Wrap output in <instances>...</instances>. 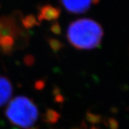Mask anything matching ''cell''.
<instances>
[{"mask_svg": "<svg viewBox=\"0 0 129 129\" xmlns=\"http://www.w3.org/2000/svg\"><path fill=\"white\" fill-rule=\"evenodd\" d=\"M103 31L101 26L91 19H79L70 24L67 37L69 42L79 50H92L101 45Z\"/></svg>", "mask_w": 129, "mask_h": 129, "instance_id": "cell-1", "label": "cell"}, {"mask_svg": "<svg viewBox=\"0 0 129 129\" xmlns=\"http://www.w3.org/2000/svg\"><path fill=\"white\" fill-rule=\"evenodd\" d=\"M60 114L53 109L48 108L42 115V121L48 124H55L60 118Z\"/></svg>", "mask_w": 129, "mask_h": 129, "instance_id": "cell-8", "label": "cell"}, {"mask_svg": "<svg viewBox=\"0 0 129 129\" xmlns=\"http://www.w3.org/2000/svg\"><path fill=\"white\" fill-rule=\"evenodd\" d=\"M103 122L106 127H108L109 129H118L119 128V123L115 118L109 117L107 118H103Z\"/></svg>", "mask_w": 129, "mask_h": 129, "instance_id": "cell-12", "label": "cell"}, {"mask_svg": "<svg viewBox=\"0 0 129 129\" xmlns=\"http://www.w3.org/2000/svg\"><path fill=\"white\" fill-rule=\"evenodd\" d=\"M47 42L51 49L55 52H57L64 47V45L60 40L55 38H49L47 40Z\"/></svg>", "mask_w": 129, "mask_h": 129, "instance_id": "cell-11", "label": "cell"}, {"mask_svg": "<svg viewBox=\"0 0 129 129\" xmlns=\"http://www.w3.org/2000/svg\"><path fill=\"white\" fill-rule=\"evenodd\" d=\"M23 61L25 65H27L28 67H31L34 64L35 60L32 55H27L26 56H24Z\"/></svg>", "mask_w": 129, "mask_h": 129, "instance_id": "cell-14", "label": "cell"}, {"mask_svg": "<svg viewBox=\"0 0 129 129\" xmlns=\"http://www.w3.org/2000/svg\"><path fill=\"white\" fill-rule=\"evenodd\" d=\"M45 84H46V80L45 79H39L35 81L34 87L37 90H42L45 87Z\"/></svg>", "mask_w": 129, "mask_h": 129, "instance_id": "cell-13", "label": "cell"}, {"mask_svg": "<svg viewBox=\"0 0 129 129\" xmlns=\"http://www.w3.org/2000/svg\"><path fill=\"white\" fill-rule=\"evenodd\" d=\"M70 129H88V128H87V125H86V123H85V121L83 120V122L81 123L80 126H75V127H73V128H71Z\"/></svg>", "mask_w": 129, "mask_h": 129, "instance_id": "cell-18", "label": "cell"}, {"mask_svg": "<svg viewBox=\"0 0 129 129\" xmlns=\"http://www.w3.org/2000/svg\"><path fill=\"white\" fill-rule=\"evenodd\" d=\"M14 46V38L9 35H6L0 37V49L2 51L9 55L10 54Z\"/></svg>", "mask_w": 129, "mask_h": 129, "instance_id": "cell-7", "label": "cell"}, {"mask_svg": "<svg viewBox=\"0 0 129 129\" xmlns=\"http://www.w3.org/2000/svg\"><path fill=\"white\" fill-rule=\"evenodd\" d=\"M111 112L112 113H117L118 112V108H115V107H113L112 108H111Z\"/></svg>", "mask_w": 129, "mask_h": 129, "instance_id": "cell-19", "label": "cell"}, {"mask_svg": "<svg viewBox=\"0 0 129 129\" xmlns=\"http://www.w3.org/2000/svg\"><path fill=\"white\" fill-rule=\"evenodd\" d=\"M50 30L55 35H60L61 33V28H60V26L57 22L54 23L51 26Z\"/></svg>", "mask_w": 129, "mask_h": 129, "instance_id": "cell-15", "label": "cell"}, {"mask_svg": "<svg viewBox=\"0 0 129 129\" xmlns=\"http://www.w3.org/2000/svg\"><path fill=\"white\" fill-rule=\"evenodd\" d=\"M60 16V9L52 5H45L42 7L37 16V20L41 22L42 20H56Z\"/></svg>", "mask_w": 129, "mask_h": 129, "instance_id": "cell-6", "label": "cell"}, {"mask_svg": "<svg viewBox=\"0 0 129 129\" xmlns=\"http://www.w3.org/2000/svg\"><path fill=\"white\" fill-rule=\"evenodd\" d=\"M85 119L88 120L89 123L92 124H98L103 122V117L99 114L93 113L90 111H88L85 113Z\"/></svg>", "mask_w": 129, "mask_h": 129, "instance_id": "cell-10", "label": "cell"}, {"mask_svg": "<svg viewBox=\"0 0 129 129\" xmlns=\"http://www.w3.org/2000/svg\"><path fill=\"white\" fill-rule=\"evenodd\" d=\"M22 23L24 27L26 29H31L33 27L40 24L37 18L33 14H29L22 19Z\"/></svg>", "mask_w": 129, "mask_h": 129, "instance_id": "cell-9", "label": "cell"}, {"mask_svg": "<svg viewBox=\"0 0 129 129\" xmlns=\"http://www.w3.org/2000/svg\"><path fill=\"white\" fill-rule=\"evenodd\" d=\"M99 0H61V2L68 12L74 14L84 13L90 9L92 4Z\"/></svg>", "mask_w": 129, "mask_h": 129, "instance_id": "cell-3", "label": "cell"}, {"mask_svg": "<svg viewBox=\"0 0 129 129\" xmlns=\"http://www.w3.org/2000/svg\"><path fill=\"white\" fill-rule=\"evenodd\" d=\"M12 129H19L18 128H16V127H14V128H12Z\"/></svg>", "mask_w": 129, "mask_h": 129, "instance_id": "cell-22", "label": "cell"}, {"mask_svg": "<svg viewBox=\"0 0 129 129\" xmlns=\"http://www.w3.org/2000/svg\"><path fill=\"white\" fill-rule=\"evenodd\" d=\"M5 114L12 125L28 129L36 123L39 111L32 100L27 97L19 95L9 101Z\"/></svg>", "mask_w": 129, "mask_h": 129, "instance_id": "cell-2", "label": "cell"}, {"mask_svg": "<svg viewBox=\"0 0 129 129\" xmlns=\"http://www.w3.org/2000/svg\"><path fill=\"white\" fill-rule=\"evenodd\" d=\"M90 129H100V128H99L98 126H95V125H92V126H91V128H90Z\"/></svg>", "mask_w": 129, "mask_h": 129, "instance_id": "cell-20", "label": "cell"}, {"mask_svg": "<svg viewBox=\"0 0 129 129\" xmlns=\"http://www.w3.org/2000/svg\"><path fill=\"white\" fill-rule=\"evenodd\" d=\"M61 93V90H60V88L58 86H54V88L52 89V95L54 96H55L58 94Z\"/></svg>", "mask_w": 129, "mask_h": 129, "instance_id": "cell-17", "label": "cell"}, {"mask_svg": "<svg viewBox=\"0 0 129 129\" xmlns=\"http://www.w3.org/2000/svg\"><path fill=\"white\" fill-rule=\"evenodd\" d=\"M55 97V102L56 103H59V104H62L64 102V96L60 93V94H58Z\"/></svg>", "mask_w": 129, "mask_h": 129, "instance_id": "cell-16", "label": "cell"}, {"mask_svg": "<svg viewBox=\"0 0 129 129\" xmlns=\"http://www.w3.org/2000/svg\"><path fill=\"white\" fill-rule=\"evenodd\" d=\"M28 129H40V128H39V127H30V128H29Z\"/></svg>", "mask_w": 129, "mask_h": 129, "instance_id": "cell-21", "label": "cell"}, {"mask_svg": "<svg viewBox=\"0 0 129 129\" xmlns=\"http://www.w3.org/2000/svg\"><path fill=\"white\" fill-rule=\"evenodd\" d=\"M19 29L12 17H2L0 19V37L9 35L14 37L18 35Z\"/></svg>", "mask_w": 129, "mask_h": 129, "instance_id": "cell-5", "label": "cell"}, {"mask_svg": "<svg viewBox=\"0 0 129 129\" xmlns=\"http://www.w3.org/2000/svg\"><path fill=\"white\" fill-rule=\"evenodd\" d=\"M13 93V87L7 77L0 75V107L10 101Z\"/></svg>", "mask_w": 129, "mask_h": 129, "instance_id": "cell-4", "label": "cell"}]
</instances>
